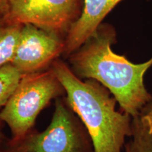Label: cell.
<instances>
[{
  "instance_id": "obj_1",
  "label": "cell",
  "mask_w": 152,
  "mask_h": 152,
  "mask_svg": "<svg viewBox=\"0 0 152 152\" xmlns=\"http://www.w3.org/2000/svg\"><path fill=\"white\" fill-rule=\"evenodd\" d=\"M117 34L111 25L102 23L80 48L68 57V66L80 79L98 81L110 91L121 111L133 118L152 99L144 82L152 57L134 64L113 52Z\"/></svg>"
},
{
  "instance_id": "obj_2",
  "label": "cell",
  "mask_w": 152,
  "mask_h": 152,
  "mask_svg": "<svg viewBox=\"0 0 152 152\" xmlns=\"http://www.w3.org/2000/svg\"><path fill=\"white\" fill-rule=\"evenodd\" d=\"M51 68L61 82L66 99L84 124L94 152H121L132 134V118L115 109L117 101L98 81L83 80L64 61L56 59Z\"/></svg>"
},
{
  "instance_id": "obj_3",
  "label": "cell",
  "mask_w": 152,
  "mask_h": 152,
  "mask_svg": "<svg viewBox=\"0 0 152 152\" xmlns=\"http://www.w3.org/2000/svg\"><path fill=\"white\" fill-rule=\"evenodd\" d=\"M0 152H94L86 128L65 97L55 100L51 122L18 140L8 138Z\"/></svg>"
},
{
  "instance_id": "obj_4",
  "label": "cell",
  "mask_w": 152,
  "mask_h": 152,
  "mask_svg": "<svg viewBox=\"0 0 152 152\" xmlns=\"http://www.w3.org/2000/svg\"><path fill=\"white\" fill-rule=\"evenodd\" d=\"M66 96L65 90L49 68L21 76L16 90L0 111V118L18 140L33 130L40 112L51 102Z\"/></svg>"
},
{
  "instance_id": "obj_5",
  "label": "cell",
  "mask_w": 152,
  "mask_h": 152,
  "mask_svg": "<svg viewBox=\"0 0 152 152\" xmlns=\"http://www.w3.org/2000/svg\"><path fill=\"white\" fill-rule=\"evenodd\" d=\"M84 0H7L0 22L31 24L60 37L78 20Z\"/></svg>"
},
{
  "instance_id": "obj_6",
  "label": "cell",
  "mask_w": 152,
  "mask_h": 152,
  "mask_svg": "<svg viewBox=\"0 0 152 152\" xmlns=\"http://www.w3.org/2000/svg\"><path fill=\"white\" fill-rule=\"evenodd\" d=\"M63 37L31 24L23 25L11 64L21 75L48 69L64 54Z\"/></svg>"
},
{
  "instance_id": "obj_7",
  "label": "cell",
  "mask_w": 152,
  "mask_h": 152,
  "mask_svg": "<svg viewBox=\"0 0 152 152\" xmlns=\"http://www.w3.org/2000/svg\"><path fill=\"white\" fill-rule=\"evenodd\" d=\"M123 0H84L82 14L72 26L65 39L64 56L77 50L96 31L106 16Z\"/></svg>"
},
{
  "instance_id": "obj_8",
  "label": "cell",
  "mask_w": 152,
  "mask_h": 152,
  "mask_svg": "<svg viewBox=\"0 0 152 152\" xmlns=\"http://www.w3.org/2000/svg\"><path fill=\"white\" fill-rule=\"evenodd\" d=\"M23 25L0 23V68L14 59Z\"/></svg>"
},
{
  "instance_id": "obj_9",
  "label": "cell",
  "mask_w": 152,
  "mask_h": 152,
  "mask_svg": "<svg viewBox=\"0 0 152 152\" xmlns=\"http://www.w3.org/2000/svg\"><path fill=\"white\" fill-rule=\"evenodd\" d=\"M21 76L11 63L0 68V111L16 90Z\"/></svg>"
},
{
  "instance_id": "obj_10",
  "label": "cell",
  "mask_w": 152,
  "mask_h": 152,
  "mask_svg": "<svg viewBox=\"0 0 152 152\" xmlns=\"http://www.w3.org/2000/svg\"><path fill=\"white\" fill-rule=\"evenodd\" d=\"M7 1V0H0V19L1 18L4 13Z\"/></svg>"
},
{
  "instance_id": "obj_11",
  "label": "cell",
  "mask_w": 152,
  "mask_h": 152,
  "mask_svg": "<svg viewBox=\"0 0 152 152\" xmlns=\"http://www.w3.org/2000/svg\"><path fill=\"white\" fill-rule=\"evenodd\" d=\"M4 141V134L2 125H1V121H0V150H1V148L2 147Z\"/></svg>"
},
{
  "instance_id": "obj_12",
  "label": "cell",
  "mask_w": 152,
  "mask_h": 152,
  "mask_svg": "<svg viewBox=\"0 0 152 152\" xmlns=\"http://www.w3.org/2000/svg\"><path fill=\"white\" fill-rule=\"evenodd\" d=\"M0 23H1V22H0Z\"/></svg>"
}]
</instances>
